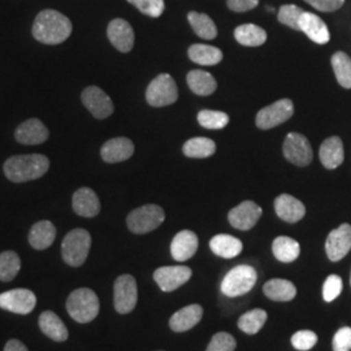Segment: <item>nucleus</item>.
<instances>
[{"label": "nucleus", "instance_id": "4c0bfd02", "mask_svg": "<svg viewBox=\"0 0 351 351\" xmlns=\"http://www.w3.org/2000/svg\"><path fill=\"white\" fill-rule=\"evenodd\" d=\"M198 121L203 128L220 130L229 124V116L220 111H211V110H203L198 113Z\"/></svg>", "mask_w": 351, "mask_h": 351}, {"label": "nucleus", "instance_id": "79ce46f5", "mask_svg": "<svg viewBox=\"0 0 351 351\" xmlns=\"http://www.w3.org/2000/svg\"><path fill=\"white\" fill-rule=\"evenodd\" d=\"M291 343L297 350H310L317 343V336L313 330H300L295 335H293Z\"/></svg>", "mask_w": 351, "mask_h": 351}, {"label": "nucleus", "instance_id": "6e6552de", "mask_svg": "<svg viewBox=\"0 0 351 351\" xmlns=\"http://www.w3.org/2000/svg\"><path fill=\"white\" fill-rule=\"evenodd\" d=\"M178 99V90L172 75H159L150 82L146 90V101L152 107H165Z\"/></svg>", "mask_w": 351, "mask_h": 351}, {"label": "nucleus", "instance_id": "412c9836", "mask_svg": "<svg viewBox=\"0 0 351 351\" xmlns=\"http://www.w3.org/2000/svg\"><path fill=\"white\" fill-rule=\"evenodd\" d=\"M72 204L75 213L82 217H95L101 213V202L93 189H78L73 194Z\"/></svg>", "mask_w": 351, "mask_h": 351}, {"label": "nucleus", "instance_id": "473e14b6", "mask_svg": "<svg viewBox=\"0 0 351 351\" xmlns=\"http://www.w3.org/2000/svg\"><path fill=\"white\" fill-rule=\"evenodd\" d=\"M188 20L190 25L193 27V30H194V33L198 37L211 40L217 36V27H216L213 19L208 14L193 11V12H189Z\"/></svg>", "mask_w": 351, "mask_h": 351}, {"label": "nucleus", "instance_id": "9d476101", "mask_svg": "<svg viewBox=\"0 0 351 351\" xmlns=\"http://www.w3.org/2000/svg\"><path fill=\"white\" fill-rule=\"evenodd\" d=\"M37 304L36 294L27 289H13L0 294V307L14 314H30Z\"/></svg>", "mask_w": 351, "mask_h": 351}, {"label": "nucleus", "instance_id": "9b49d317", "mask_svg": "<svg viewBox=\"0 0 351 351\" xmlns=\"http://www.w3.org/2000/svg\"><path fill=\"white\" fill-rule=\"evenodd\" d=\"M284 155L290 163L306 167L313 162V149L308 139L300 133H289L284 142Z\"/></svg>", "mask_w": 351, "mask_h": 351}, {"label": "nucleus", "instance_id": "7ed1b4c3", "mask_svg": "<svg viewBox=\"0 0 351 351\" xmlns=\"http://www.w3.org/2000/svg\"><path fill=\"white\" fill-rule=\"evenodd\" d=\"M98 295L88 288L75 289L66 300V311L77 323L86 324L99 314Z\"/></svg>", "mask_w": 351, "mask_h": 351}, {"label": "nucleus", "instance_id": "20e7f679", "mask_svg": "<svg viewBox=\"0 0 351 351\" xmlns=\"http://www.w3.org/2000/svg\"><path fill=\"white\" fill-rule=\"evenodd\" d=\"M91 247V236L85 229L71 230L62 243L64 262L71 267H81L88 259Z\"/></svg>", "mask_w": 351, "mask_h": 351}, {"label": "nucleus", "instance_id": "4468645a", "mask_svg": "<svg viewBox=\"0 0 351 351\" xmlns=\"http://www.w3.org/2000/svg\"><path fill=\"white\" fill-rule=\"evenodd\" d=\"M351 250V226L342 224L332 230L326 242V251L329 261L339 262Z\"/></svg>", "mask_w": 351, "mask_h": 351}, {"label": "nucleus", "instance_id": "c756f323", "mask_svg": "<svg viewBox=\"0 0 351 351\" xmlns=\"http://www.w3.org/2000/svg\"><path fill=\"white\" fill-rule=\"evenodd\" d=\"M272 251L277 261L282 263H291L300 256L301 246L295 239L281 236L274 241Z\"/></svg>", "mask_w": 351, "mask_h": 351}, {"label": "nucleus", "instance_id": "58836bf2", "mask_svg": "<svg viewBox=\"0 0 351 351\" xmlns=\"http://www.w3.org/2000/svg\"><path fill=\"white\" fill-rule=\"evenodd\" d=\"M303 10L300 7L294 5V4H285L280 8L278 11V21L284 25L289 26L294 30H300V20H301L302 14H303Z\"/></svg>", "mask_w": 351, "mask_h": 351}, {"label": "nucleus", "instance_id": "2f4dec72", "mask_svg": "<svg viewBox=\"0 0 351 351\" xmlns=\"http://www.w3.org/2000/svg\"><path fill=\"white\" fill-rule=\"evenodd\" d=\"M189 58L199 65H216L223 60V52L215 46L198 43L189 49Z\"/></svg>", "mask_w": 351, "mask_h": 351}, {"label": "nucleus", "instance_id": "e433bc0d", "mask_svg": "<svg viewBox=\"0 0 351 351\" xmlns=\"http://www.w3.org/2000/svg\"><path fill=\"white\" fill-rule=\"evenodd\" d=\"M268 315L262 308H255L242 315L239 319V328L247 335H256L267 322Z\"/></svg>", "mask_w": 351, "mask_h": 351}, {"label": "nucleus", "instance_id": "a878e982", "mask_svg": "<svg viewBox=\"0 0 351 351\" xmlns=\"http://www.w3.org/2000/svg\"><path fill=\"white\" fill-rule=\"evenodd\" d=\"M38 324H39L40 330L52 341L64 342L68 339V336H69L68 329L62 322V319L55 313L45 311L43 314H40Z\"/></svg>", "mask_w": 351, "mask_h": 351}, {"label": "nucleus", "instance_id": "c03bdc74", "mask_svg": "<svg viewBox=\"0 0 351 351\" xmlns=\"http://www.w3.org/2000/svg\"><path fill=\"white\" fill-rule=\"evenodd\" d=\"M351 350V328L343 326L333 337V351Z\"/></svg>", "mask_w": 351, "mask_h": 351}, {"label": "nucleus", "instance_id": "b1692460", "mask_svg": "<svg viewBox=\"0 0 351 351\" xmlns=\"http://www.w3.org/2000/svg\"><path fill=\"white\" fill-rule=\"evenodd\" d=\"M320 162L326 167V169H336L341 164L343 163L345 152L343 145L339 137H329L326 138L319 151Z\"/></svg>", "mask_w": 351, "mask_h": 351}, {"label": "nucleus", "instance_id": "39448f33", "mask_svg": "<svg viewBox=\"0 0 351 351\" xmlns=\"http://www.w3.org/2000/svg\"><path fill=\"white\" fill-rule=\"evenodd\" d=\"M258 274L251 265H237L226 274L221 282V291L226 297L234 298L245 295L255 287Z\"/></svg>", "mask_w": 351, "mask_h": 351}, {"label": "nucleus", "instance_id": "7c9ffc66", "mask_svg": "<svg viewBox=\"0 0 351 351\" xmlns=\"http://www.w3.org/2000/svg\"><path fill=\"white\" fill-rule=\"evenodd\" d=\"M234 38L242 46L258 47V46H262L267 40V33L261 26L243 24L236 27Z\"/></svg>", "mask_w": 351, "mask_h": 351}, {"label": "nucleus", "instance_id": "f257e3e1", "mask_svg": "<svg viewBox=\"0 0 351 351\" xmlns=\"http://www.w3.org/2000/svg\"><path fill=\"white\" fill-rule=\"evenodd\" d=\"M73 26L63 13L55 10H45L38 13L33 24V37L43 45H60L71 37Z\"/></svg>", "mask_w": 351, "mask_h": 351}, {"label": "nucleus", "instance_id": "5701e85b", "mask_svg": "<svg viewBox=\"0 0 351 351\" xmlns=\"http://www.w3.org/2000/svg\"><path fill=\"white\" fill-rule=\"evenodd\" d=\"M202 316H203L202 306L190 304L172 315V317L169 319V326L175 332H186L201 322Z\"/></svg>", "mask_w": 351, "mask_h": 351}, {"label": "nucleus", "instance_id": "37998d69", "mask_svg": "<svg viewBox=\"0 0 351 351\" xmlns=\"http://www.w3.org/2000/svg\"><path fill=\"white\" fill-rule=\"evenodd\" d=\"M342 278L337 276V275H330L328 276V278L323 285V297H324V301L332 302L335 301L341 291H342Z\"/></svg>", "mask_w": 351, "mask_h": 351}, {"label": "nucleus", "instance_id": "aec40b11", "mask_svg": "<svg viewBox=\"0 0 351 351\" xmlns=\"http://www.w3.org/2000/svg\"><path fill=\"white\" fill-rule=\"evenodd\" d=\"M198 250V237L191 230L177 233L171 243V254L177 262H185L195 255Z\"/></svg>", "mask_w": 351, "mask_h": 351}, {"label": "nucleus", "instance_id": "dca6fc26", "mask_svg": "<svg viewBox=\"0 0 351 351\" xmlns=\"http://www.w3.org/2000/svg\"><path fill=\"white\" fill-rule=\"evenodd\" d=\"M107 36L113 47L120 52H129L134 46V30L130 24L123 19H114L107 27Z\"/></svg>", "mask_w": 351, "mask_h": 351}, {"label": "nucleus", "instance_id": "f704fd0d", "mask_svg": "<svg viewBox=\"0 0 351 351\" xmlns=\"http://www.w3.org/2000/svg\"><path fill=\"white\" fill-rule=\"evenodd\" d=\"M332 66L336 78L342 88H351V58L339 51L332 56Z\"/></svg>", "mask_w": 351, "mask_h": 351}, {"label": "nucleus", "instance_id": "4be33fe9", "mask_svg": "<svg viewBox=\"0 0 351 351\" xmlns=\"http://www.w3.org/2000/svg\"><path fill=\"white\" fill-rule=\"evenodd\" d=\"M300 27L301 32L317 45H326L330 39L326 23L314 13L303 12L300 20Z\"/></svg>", "mask_w": 351, "mask_h": 351}, {"label": "nucleus", "instance_id": "423d86ee", "mask_svg": "<svg viewBox=\"0 0 351 351\" xmlns=\"http://www.w3.org/2000/svg\"><path fill=\"white\" fill-rule=\"evenodd\" d=\"M164 219L165 213L160 206L146 204L129 213L126 224L130 232L136 234H145L162 226Z\"/></svg>", "mask_w": 351, "mask_h": 351}, {"label": "nucleus", "instance_id": "6ab92c4d", "mask_svg": "<svg viewBox=\"0 0 351 351\" xmlns=\"http://www.w3.org/2000/svg\"><path fill=\"white\" fill-rule=\"evenodd\" d=\"M277 216L290 224L298 223L306 215V207L301 201L289 194L278 195L275 201Z\"/></svg>", "mask_w": 351, "mask_h": 351}, {"label": "nucleus", "instance_id": "f8f14e48", "mask_svg": "<svg viewBox=\"0 0 351 351\" xmlns=\"http://www.w3.org/2000/svg\"><path fill=\"white\" fill-rule=\"evenodd\" d=\"M81 99L90 113L99 120L111 116L114 110L111 98L98 86H88L85 88L81 94Z\"/></svg>", "mask_w": 351, "mask_h": 351}, {"label": "nucleus", "instance_id": "2eb2a0df", "mask_svg": "<svg viewBox=\"0 0 351 351\" xmlns=\"http://www.w3.org/2000/svg\"><path fill=\"white\" fill-rule=\"evenodd\" d=\"M262 208L255 202L245 201L230 210L228 220L230 226L236 229L250 230L251 228L256 226V223L262 217Z\"/></svg>", "mask_w": 351, "mask_h": 351}, {"label": "nucleus", "instance_id": "393cba45", "mask_svg": "<svg viewBox=\"0 0 351 351\" xmlns=\"http://www.w3.org/2000/svg\"><path fill=\"white\" fill-rule=\"evenodd\" d=\"M56 239V228L51 221L42 220L32 226L29 232V243L36 250L49 249Z\"/></svg>", "mask_w": 351, "mask_h": 351}, {"label": "nucleus", "instance_id": "c9c22d12", "mask_svg": "<svg viewBox=\"0 0 351 351\" xmlns=\"http://www.w3.org/2000/svg\"><path fill=\"white\" fill-rule=\"evenodd\" d=\"M21 269V259L14 251L0 254V281L10 282Z\"/></svg>", "mask_w": 351, "mask_h": 351}, {"label": "nucleus", "instance_id": "49530a36", "mask_svg": "<svg viewBox=\"0 0 351 351\" xmlns=\"http://www.w3.org/2000/svg\"><path fill=\"white\" fill-rule=\"evenodd\" d=\"M226 4L233 12H247L258 7L259 0H228Z\"/></svg>", "mask_w": 351, "mask_h": 351}, {"label": "nucleus", "instance_id": "a211bd4d", "mask_svg": "<svg viewBox=\"0 0 351 351\" xmlns=\"http://www.w3.org/2000/svg\"><path fill=\"white\" fill-rule=\"evenodd\" d=\"M134 154L133 142L125 137H119L107 141L101 146V159L106 163H120L128 160Z\"/></svg>", "mask_w": 351, "mask_h": 351}, {"label": "nucleus", "instance_id": "c85d7f7f", "mask_svg": "<svg viewBox=\"0 0 351 351\" xmlns=\"http://www.w3.org/2000/svg\"><path fill=\"white\" fill-rule=\"evenodd\" d=\"M188 85L194 94L201 97L211 95L217 88V82L213 75L201 69L189 72Z\"/></svg>", "mask_w": 351, "mask_h": 351}, {"label": "nucleus", "instance_id": "cd10ccee", "mask_svg": "<svg viewBox=\"0 0 351 351\" xmlns=\"http://www.w3.org/2000/svg\"><path fill=\"white\" fill-rule=\"evenodd\" d=\"M263 290L264 294L272 301H291L297 295L295 285L288 280H282V278H274L265 282Z\"/></svg>", "mask_w": 351, "mask_h": 351}, {"label": "nucleus", "instance_id": "f3484780", "mask_svg": "<svg viewBox=\"0 0 351 351\" xmlns=\"http://www.w3.org/2000/svg\"><path fill=\"white\" fill-rule=\"evenodd\" d=\"M49 129L40 120L38 119H29L19 126L14 132V138L21 143L27 146H34L45 143L49 139Z\"/></svg>", "mask_w": 351, "mask_h": 351}, {"label": "nucleus", "instance_id": "a19ab883", "mask_svg": "<svg viewBox=\"0 0 351 351\" xmlns=\"http://www.w3.org/2000/svg\"><path fill=\"white\" fill-rule=\"evenodd\" d=\"M236 345V339L232 335L220 332L213 336L210 345L207 346V351H234Z\"/></svg>", "mask_w": 351, "mask_h": 351}, {"label": "nucleus", "instance_id": "a18cd8bd", "mask_svg": "<svg viewBox=\"0 0 351 351\" xmlns=\"http://www.w3.org/2000/svg\"><path fill=\"white\" fill-rule=\"evenodd\" d=\"M304 1H307L310 5L314 7L315 10L320 12H335L345 3V0H304Z\"/></svg>", "mask_w": 351, "mask_h": 351}, {"label": "nucleus", "instance_id": "ddd939ff", "mask_svg": "<svg viewBox=\"0 0 351 351\" xmlns=\"http://www.w3.org/2000/svg\"><path fill=\"white\" fill-rule=\"evenodd\" d=\"M191 277V269L185 265L160 267L154 272V280L163 291H173L186 284Z\"/></svg>", "mask_w": 351, "mask_h": 351}, {"label": "nucleus", "instance_id": "09e8293b", "mask_svg": "<svg viewBox=\"0 0 351 351\" xmlns=\"http://www.w3.org/2000/svg\"><path fill=\"white\" fill-rule=\"evenodd\" d=\"M350 284H351V278H350Z\"/></svg>", "mask_w": 351, "mask_h": 351}, {"label": "nucleus", "instance_id": "72a5a7b5", "mask_svg": "<svg viewBox=\"0 0 351 351\" xmlns=\"http://www.w3.org/2000/svg\"><path fill=\"white\" fill-rule=\"evenodd\" d=\"M216 151V145L213 139L206 137H195L189 139L184 145V154L188 158L194 159H203L213 156Z\"/></svg>", "mask_w": 351, "mask_h": 351}, {"label": "nucleus", "instance_id": "bb28decb", "mask_svg": "<svg viewBox=\"0 0 351 351\" xmlns=\"http://www.w3.org/2000/svg\"><path fill=\"white\" fill-rule=\"evenodd\" d=\"M210 247L215 255L226 259H232L242 252L243 245L239 239L230 234H216L210 241Z\"/></svg>", "mask_w": 351, "mask_h": 351}, {"label": "nucleus", "instance_id": "ea45409f", "mask_svg": "<svg viewBox=\"0 0 351 351\" xmlns=\"http://www.w3.org/2000/svg\"><path fill=\"white\" fill-rule=\"evenodd\" d=\"M130 4H133L139 12L150 16V17H160L165 10L164 0H128Z\"/></svg>", "mask_w": 351, "mask_h": 351}, {"label": "nucleus", "instance_id": "0eeeda50", "mask_svg": "<svg viewBox=\"0 0 351 351\" xmlns=\"http://www.w3.org/2000/svg\"><path fill=\"white\" fill-rule=\"evenodd\" d=\"M138 289L136 278L132 275H121L117 277L113 287V303L114 310L119 314L132 313L137 306Z\"/></svg>", "mask_w": 351, "mask_h": 351}, {"label": "nucleus", "instance_id": "de8ad7c7", "mask_svg": "<svg viewBox=\"0 0 351 351\" xmlns=\"http://www.w3.org/2000/svg\"><path fill=\"white\" fill-rule=\"evenodd\" d=\"M4 351H27V348L19 339H10L5 343Z\"/></svg>", "mask_w": 351, "mask_h": 351}, {"label": "nucleus", "instance_id": "1a4fd4ad", "mask_svg": "<svg viewBox=\"0 0 351 351\" xmlns=\"http://www.w3.org/2000/svg\"><path fill=\"white\" fill-rule=\"evenodd\" d=\"M294 113V106L290 99H280L271 106L262 108L256 114V126L262 130H268L284 124Z\"/></svg>", "mask_w": 351, "mask_h": 351}, {"label": "nucleus", "instance_id": "f03ea898", "mask_svg": "<svg viewBox=\"0 0 351 351\" xmlns=\"http://www.w3.org/2000/svg\"><path fill=\"white\" fill-rule=\"evenodd\" d=\"M50 168L47 156L40 154L16 155L4 163V175L12 182H27L46 175Z\"/></svg>", "mask_w": 351, "mask_h": 351}]
</instances>
